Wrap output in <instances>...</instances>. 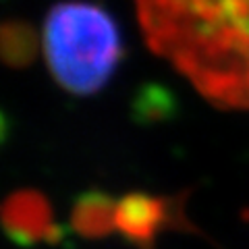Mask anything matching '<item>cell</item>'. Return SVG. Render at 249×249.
I'll list each match as a JSON object with an SVG mask.
<instances>
[{
    "label": "cell",
    "mask_w": 249,
    "mask_h": 249,
    "mask_svg": "<svg viewBox=\"0 0 249 249\" xmlns=\"http://www.w3.org/2000/svg\"><path fill=\"white\" fill-rule=\"evenodd\" d=\"M142 36L210 104L249 112V0H131Z\"/></svg>",
    "instance_id": "cell-1"
},
{
    "label": "cell",
    "mask_w": 249,
    "mask_h": 249,
    "mask_svg": "<svg viewBox=\"0 0 249 249\" xmlns=\"http://www.w3.org/2000/svg\"><path fill=\"white\" fill-rule=\"evenodd\" d=\"M40 48L46 67L62 89L91 96L119 67L123 42L114 19L85 0L54 4L42 25Z\"/></svg>",
    "instance_id": "cell-2"
},
{
    "label": "cell",
    "mask_w": 249,
    "mask_h": 249,
    "mask_svg": "<svg viewBox=\"0 0 249 249\" xmlns=\"http://www.w3.org/2000/svg\"><path fill=\"white\" fill-rule=\"evenodd\" d=\"M177 214L170 208V201L150 196H127L116 199L114 231L127 237L131 243L142 249L152 247L158 232L164 231Z\"/></svg>",
    "instance_id": "cell-3"
},
{
    "label": "cell",
    "mask_w": 249,
    "mask_h": 249,
    "mask_svg": "<svg viewBox=\"0 0 249 249\" xmlns=\"http://www.w3.org/2000/svg\"><path fill=\"white\" fill-rule=\"evenodd\" d=\"M4 227L21 243L54 241L58 227L52 220L50 204L36 191H19L4 204Z\"/></svg>",
    "instance_id": "cell-4"
},
{
    "label": "cell",
    "mask_w": 249,
    "mask_h": 249,
    "mask_svg": "<svg viewBox=\"0 0 249 249\" xmlns=\"http://www.w3.org/2000/svg\"><path fill=\"white\" fill-rule=\"evenodd\" d=\"M114 214H116V199L91 193L79 199L73 212V224L81 235H106L114 232Z\"/></svg>",
    "instance_id": "cell-5"
},
{
    "label": "cell",
    "mask_w": 249,
    "mask_h": 249,
    "mask_svg": "<svg viewBox=\"0 0 249 249\" xmlns=\"http://www.w3.org/2000/svg\"><path fill=\"white\" fill-rule=\"evenodd\" d=\"M4 40H13V44H4V56L13 65H23L25 60L31 58L36 48V40L29 27H23L21 23H15L13 29L4 27Z\"/></svg>",
    "instance_id": "cell-6"
}]
</instances>
